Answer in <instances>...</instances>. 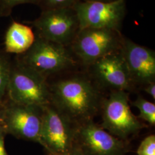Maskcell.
I'll return each mask as SVG.
<instances>
[{"label": "cell", "mask_w": 155, "mask_h": 155, "mask_svg": "<svg viewBox=\"0 0 155 155\" xmlns=\"http://www.w3.org/2000/svg\"><path fill=\"white\" fill-rule=\"evenodd\" d=\"M51 104L78 125L100 112L102 90L87 72H71L50 84Z\"/></svg>", "instance_id": "obj_1"}, {"label": "cell", "mask_w": 155, "mask_h": 155, "mask_svg": "<svg viewBox=\"0 0 155 155\" xmlns=\"http://www.w3.org/2000/svg\"><path fill=\"white\" fill-rule=\"evenodd\" d=\"M24 54L21 61L47 78L71 71L78 61L69 47L36 36L32 45Z\"/></svg>", "instance_id": "obj_2"}, {"label": "cell", "mask_w": 155, "mask_h": 155, "mask_svg": "<svg viewBox=\"0 0 155 155\" xmlns=\"http://www.w3.org/2000/svg\"><path fill=\"white\" fill-rule=\"evenodd\" d=\"M6 93L16 104L43 107L51 104L47 78L20 61L12 66Z\"/></svg>", "instance_id": "obj_3"}, {"label": "cell", "mask_w": 155, "mask_h": 155, "mask_svg": "<svg viewBox=\"0 0 155 155\" xmlns=\"http://www.w3.org/2000/svg\"><path fill=\"white\" fill-rule=\"evenodd\" d=\"M100 112L101 127L118 139L126 141L145 127L132 112L129 105V93L112 90L104 97Z\"/></svg>", "instance_id": "obj_4"}, {"label": "cell", "mask_w": 155, "mask_h": 155, "mask_svg": "<svg viewBox=\"0 0 155 155\" xmlns=\"http://www.w3.org/2000/svg\"><path fill=\"white\" fill-rule=\"evenodd\" d=\"M124 36L121 31L107 29H80L69 46L83 66L121 50Z\"/></svg>", "instance_id": "obj_5"}, {"label": "cell", "mask_w": 155, "mask_h": 155, "mask_svg": "<svg viewBox=\"0 0 155 155\" xmlns=\"http://www.w3.org/2000/svg\"><path fill=\"white\" fill-rule=\"evenodd\" d=\"M79 125L50 104L43 107L40 143L51 155L66 153L76 147Z\"/></svg>", "instance_id": "obj_6"}, {"label": "cell", "mask_w": 155, "mask_h": 155, "mask_svg": "<svg viewBox=\"0 0 155 155\" xmlns=\"http://www.w3.org/2000/svg\"><path fill=\"white\" fill-rule=\"evenodd\" d=\"M32 24L38 36L69 47L80 29L73 8L43 10Z\"/></svg>", "instance_id": "obj_7"}, {"label": "cell", "mask_w": 155, "mask_h": 155, "mask_svg": "<svg viewBox=\"0 0 155 155\" xmlns=\"http://www.w3.org/2000/svg\"><path fill=\"white\" fill-rule=\"evenodd\" d=\"M80 29L99 28L121 31L126 15V0L101 2L83 0L72 7Z\"/></svg>", "instance_id": "obj_8"}, {"label": "cell", "mask_w": 155, "mask_h": 155, "mask_svg": "<svg viewBox=\"0 0 155 155\" xmlns=\"http://www.w3.org/2000/svg\"><path fill=\"white\" fill-rule=\"evenodd\" d=\"M43 107L12 102L4 106L2 121L4 133L40 144Z\"/></svg>", "instance_id": "obj_9"}, {"label": "cell", "mask_w": 155, "mask_h": 155, "mask_svg": "<svg viewBox=\"0 0 155 155\" xmlns=\"http://www.w3.org/2000/svg\"><path fill=\"white\" fill-rule=\"evenodd\" d=\"M86 68L90 77L102 90L109 89L130 93L135 87L121 50L101 58Z\"/></svg>", "instance_id": "obj_10"}, {"label": "cell", "mask_w": 155, "mask_h": 155, "mask_svg": "<svg viewBox=\"0 0 155 155\" xmlns=\"http://www.w3.org/2000/svg\"><path fill=\"white\" fill-rule=\"evenodd\" d=\"M76 146L84 155H125L127 141L107 132L94 121L78 127Z\"/></svg>", "instance_id": "obj_11"}, {"label": "cell", "mask_w": 155, "mask_h": 155, "mask_svg": "<svg viewBox=\"0 0 155 155\" xmlns=\"http://www.w3.org/2000/svg\"><path fill=\"white\" fill-rule=\"evenodd\" d=\"M121 52L134 87L155 82V52L124 36Z\"/></svg>", "instance_id": "obj_12"}, {"label": "cell", "mask_w": 155, "mask_h": 155, "mask_svg": "<svg viewBox=\"0 0 155 155\" xmlns=\"http://www.w3.org/2000/svg\"><path fill=\"white\" fill-rule=\"evenodd\" d=\"M36 36L32 28L13 21L6 32L4 40L6 52L22 54L32 45Z\"/></svg>", "instance_id": "obj_13"}, {"label": "cell", "mask_w": 155, "mask_h": 155, "mask_svg": "<svg viewBox=\"0 0 155 155\" xmlns=\"http://www.w3.org/2000/svg\"><path fill=\"white\" fill-rule=\"evenodd\" d=\"M132 104L140 111L138 118L147 121L152 126H155V105L154 103L150 102L145 100L142 96L139 95L136 100L133 101Z\"/></svg>", "instance_id": "obj_14"}, {"label": "cell", "mask_w": 155, "mask_h": 155, "mask_svg": "<svg viewBox=\"0 0 155 155\" xmlns=\"http://www.w3.org/2000/svg\"><path fill=\"white\" fill-rule=\"evenodd\" d=\"M11 68L8 58L0 52V104L7 91Z\"/></svg>", "instance_id": "obj_15"}, {"label": "cell", "mask_w": 155, "mask_h": 155, "mask_svg": "<svg viewBox=\"0 0 155 155\" xmlns=\"http://www.w3.org/2000/svg\"><path fill=\"white\" fill-rule=\"evenodd\" d=\"M83 0H39L38 5L42 11L52 9L72 8Z\"/></svg>", "instance_id": "obj_16"}, {"label": "cell", "mask_w": 155, "mask_h": 155, "mask_svg": "<svg viewBox=\"0 0 155 155\" xmlns=\"http://www.w3.org/2000/svg\"><path fill=\"white\" fill-rule=\"evenodd\" d=\"M39 2V0H0V16H8L16 6L24 4L38 5Z\"/></svg>", "instance_id": "obj_17"}, {"label": "cell", "mask_w": 155, "mask_h": 155, "mask_svg": "<svg viewBox=\"0 0 155 155\" xmlns=\"http://www.w3.org/2000/svg\"><path fill=\"white\" fill-rule=\"evenodd\" d=\"M137 155H155V136L151 134L141 141L137 150Z\"/></svg>", "instance_id": "obj_18"}, {"label": "cell", "mask_w": 155, "mask_h": 155, "mask_svg": "<svg viewBox=\"0 0 155 155\" xmlns=\"http://www.w3.org/2000/svg\"><path fill=\"white\" fill-rule=\"evenodd\" d=\"M143 90L144 91L149 94L152 97V98L155 100V82H151V83H148V84L144 86L143 87Z\"/></svg>", "instance_id": "obj_19"}, {"label": "cell", "mask_w": 155, "mask_h": 155, "mask_svg": "<svg viewBox=\"0 0 155 155\" xmlns=\"http://www.w3.org/2000/svg\"><path fill=\"white\" fill-rule=\"evenodd\" d=\"M4 134V133L0 134V155H8L5 148Z\"/></svg>", "instance_id": "obj_20"}, {"label": "cell", "mask_w": 155, "mask_h": 155, "mask_svg": "<svg viewBox=\"0 0 155 155\" xmlns=\"http://www.w3.org/2000/svg\"><path fill=\"white\" fill-rule=\"evenodd\" d=\"M84 155L83 153L81 152V150H79L77 147L76 146L74 148H73L71 150H70L68 152H67L66 153L60 154V155Z\"/></svg>", "instance_id": "obj_21"}, {"label": "cell", "mask_w": 155, "mask_h": 155, "mask_svg": "<svg viewBox=\"0 0 155 155\" xmlns=\"http://www.w3.org/2000/svg\"><path fill=\"white\" fill-rule=\"evenodd\" d=\"M3 107H4V106L1 105V104H0V134L2 133H4V124H3V121H2V110H3Z\"/></svg>", "instance_id": "obj_22"}, {"label": "cell", "mask_w": 155, "mask_h": 155, "mask_svg": "<svg viewBox=\"0 0 155 155\" xmlns=\"http://www.w3.org/2000/svg\"><path fill=\"white\" fill-rule=\"evenodd\" d=\"M89 1H101V2H112L116 0H89Z\"/></svg>", "instance_id": "obj_23"}]
</instances>
